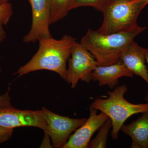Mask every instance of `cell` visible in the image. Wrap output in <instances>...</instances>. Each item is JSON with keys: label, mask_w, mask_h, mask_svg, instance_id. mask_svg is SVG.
Instances as JSON below:
<instances>
[{"label": "cell", "mask_w": 148, "mask_h": 148, "mask_svg": "<svg viewBox=\"0 0 148 148\" xmlns=\"http://www.w3.org/2000/svg\"><path fill=\"white\" fill-rule=\"evenodd\" d=\"M1 72V69L0 68V73ZM10 91V88L5 94L2 95H0V106H11L10 103V98L9 94Z\"/></svg>", "instance_id": "cell-18"}, {"label": "cell", "mask_w": 148, "mask_h": 148, "mask_svg": "<svg viewBox=\"0 0 148 148\" xmlns=\"http://www.w3.org/2000/svg\"><path fill=\"white\" fill-rule=\"evenodd\" d=\"M133 75L121 61L107 66H98L92 73V81L98 83L100 86H108L114 89L122 77L132 78Z\"/></svg>", "instance_id": "cell-11"}, {"label": "cell", "mask_w": 148, "mask_h": 148, "mask_svg": "<svg viewBox=\"0 0 148 148\" xmlns=\"http://www.w3.org/2000/svg\"><path fill=\"white\" fill-rule=\"evenodd\" d=\"M146 63L147 64L148 66V48L146 49ZM145 100L148 103V91L147 93V95H146L145 98Z\"/></svg>", "instance_id": "cell-20"}, {"label": "cell", "mask_w": 148, "mask_h": 148, "mask_svg": "<svg viewBox=\"0 0 148 148\" xmlns=\"http://www.w3.org/2000/svg\"><path fill=\"white\" fill-rule=\"evenodd\" d=\"M144 1H145L146 2V3H147V4H148V0H144Z\"/></svg>", "instance_id": "cell-22"}, {"label": "cell", "mask_w": 148, "mask_h": 148, "mask_svg": "<svg viewBox=\"0 0 148 148\" xmlns=\"http://www.w3.org/2000/svg\"><path fill=\"white\" fill-rule=\"evenodd\" d=\"M38 41L39 46L36 53L14 74L21 76L36 71L48 70L57 73L66 80V64L71 56L75 39L65 35L60 40L51 37L42 38Z\"/></svg>", "instance_id": "cell-1"}, {"label": "cell", "mask_w": 148, "mask_h": 148, "mask_svg": "<svg viewBox=\"0 0 148 148\" xmlns=\"http://www.w3.org/2000/svg\"><path fill=\"white\" fill-rule=\"evenodd\" d=\"M112 127V122L109 118L99 129L96 137L90 141L88 148H106L109 133Z\"/></svg>", "instance_id": "cell-14"}, {"label": "cell", "mask_w": 148, "mask_h": 148, "mask_svg": "<svg viewBox=\"0 0 148 148\" xmlns=\"http://www.w3.org/2000/svg\"><path fill=\"white\" fill-rule=\"evenodd\" d=\"M147 5L144 0H112L103 11V22L97 31L107 34L134 29L138 26V16Z\"/></svg>", "instance_id": "cell-4"}, {"label": "cell", "mask_w": 148, "mask_h": 148, "mask_svg": "<svg viewBox=\"0 0 148 148\" xmlns=\"http://www.w3.org/2000/svg\"><path fill=\"white\" fill-rule=\"evenodd\" d=\"M8 1L9 0H0V4H2L8 2Z\"/></svg>", "instance_id": "cell-21"}, {"label": "cell", "mask_w": 148, "mask_h": 148, "mask_svg": "<svg viewBox=\"0 0 148 148\" xmlns=\"http://www.w3.org/2000/svg\"><path fill=\"white\" fill-rule=\"evenodd\" d=\"M3 25L2 21L0 20V43L4 40L6 37V34L3 27Z\"/></svg>", "instance_id": "cell-19"}, {"label": "cell", "mask_w": 148, "mask_h": 148, "mask_svg": "<svg viewBox=\"0 0 148 148\" xmlns=\"http://www.w3.org/2000/svg\"><path fill=\"white\" fill-rule=\"evenodd\" d=\"M32 9V22L30 32L23 41L36 42L42 38L51 37L49 31L51 16L50 0H29Z\"/></svg>", "instance_id": "cell-8"}, {"label": "cell", "mask_w": 148, "mask_h": 148, "mask_svg": "<svg viewBox=\"0 0 148 148\" xmlns=\"http://www.w3.org/2000/svg\"><path fill=\"white\" fill-rule=\"evenodd\" d=\"M127 91L125 84L119 86L113 91L108 92V98L95 99L90 106L106 114L110 119L111 136L114 140L118 139L122 126L128 118L133 115L148 111V103L133 104L127 101L124 97Z\"/></svg>", "instance_id": "cell-3"}, {"label": "cell", "mask_w": 148, "mask_h": 148, "mask_svg": "<svg viewBox=\"0 0 148 148\" xmlns=\"http://www.w3.org/2000/svg\"><path fill=\"white\" fill-rule=\"evenodd\" d=\"M146 29L138 25L126 32L107 34L89 29L80 43L94 56L98 66H109L120 61L128 45Z\"/></svg>", "instance_id": "cell-2"}, {"label": "cell", "mask_w": 148, "mask_h": 148, "mask_svg": "<svg viewBox=\"0 0 148 148\" xmlns=\"http://www.w3.org/2000/svg\"><path fill=\"white\" fill-rule=\"evenodd\" d=\"M13 132V129L5 128L0 126V143H3L9 140Z\"/></svg>", "instance_id": "cell-17"}, {"label": "cell", "mask_w": 148, "mask_h": 148, "mask_svg": "<svg viewBox=\"0 0 148 148\" xmlns=\"http://www.w3.org/2000/svg\"><path fill=\"white\" fill-rule=\"evenodd\" d=\"M12 14L11 4L8 2L0 5V20L6 25Z\"/></svg>", "instance_id": "cell-16"}, {"label": "cell", "mask_w": 148, "mask_h": 148, "mask_svg": "<svg viewBox=\"0 0 148 148\" xmlns=\"http://www.w3.org/2000/svg\"><path fill=\"white\" fill-rule=\"evenodd\" d=\"M44 116L47 130L46 134L51 138L54 147L63 148L71 134L80 127L87 119L70 118L54 113L45 108L41 110Z\"/></svg>", "instance_id": "cell-6"}, {"label": "cell", "mask_w": 148, "mask_h": 148, "mask_svg": "<svg viewBox=\"0 0 148 148\" xmlns=\"http://www.w3.org/2000/svg\"><path fill=\"white\" fill-rule=\"evenodd\" d=\"M112 0H71L69 6V11L82 6L92 7L99 11H103Z\"/></svg>", "instance_id": "cell-15"}, {"label": "cell", "mask_w": 148, "mask_h": 148, "mask_svg": "<svg viewBox=\"0 0 148 148\" xmlns=\"http://www.w3.org/2000/svg\"><path fill=\"white\" fill-rule=\"evenodd\" d=\"M71 0H50V24H54L66 17L69 13Z\"/></svg>", "instance_id": "cell-13"}, {"label": "cell", "mask_w": 148, "mask_h": 148, "mask_svg": "<svg viewBox=\"0 0 148 148\" xmlns=\"http://www.w3.org/2000/svg\"><path fill=\"white\" fill-rule=\"evenodd\" d=\"M146 52V49L140 46L133 40L123 51L121 61L133 75L141 77L148 84Z\"/></svg>", "instance_id": "cell-10"}, {"label": "cell", "mask_w": 148, "mask_h": 148, "mask_svg": "<svg viewBox=\"0 0 148 148\" xmlns=\"http://www.w3.org/2000/svg\"><path fill=\"white\" fill-rule=\"evenodd\" d=\"M71 58L69 59L65 80L72 88L76 86L79 80L89 83L92 81V72L98 66L92 54L80 43H74Z\"/></svg>", "instance_id": "cell-5"}, {"label": "cell", "mask_w": 148, "mask_h": 148, "mask_svg": "<svg viewBox=\"0 0 148 148\" xmlns=\"http://www.w3.org/2000/svg\"><path fill=\"white\" fill-rule=\"evenodd\" d=\"M90 115L85 122L70 136L63 148H87L92 135L109 119L103 113L90 107Z\"/></svg>", "instance_id": "cell-9"}, {"label": "cell", "mask_w": 148, "mask_h": 148, "mask_svg": "<svg viewBox=\"0 0 148 148\" xmlns=\"http://www.w3.org/2000/svg\"><path fill=\"white\" fill-rule=\"evenodd\" d=\"M0 126L14 129L31 126L47 132V126L42 110H22L12 106H0Z\"/></svg>", "instance_id": "cell-7"}, {"label": "cell", "mask_w": 148, "mask_h": 148, "mask_svg": "<svg viewBox=\"0 0 148 148\" xmlns=\"http://www.w3.org/2000/svg\"><path fill=\"white\" fill-rule=\"evenodd\" d=\"M143 114L135 121L123 125L121 129L132 139L131 148H148V111Z\"/></svg>", "instance_id": "cell-12"}]
</instances>
